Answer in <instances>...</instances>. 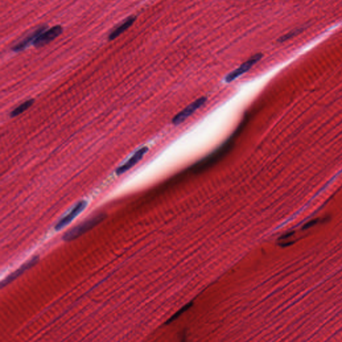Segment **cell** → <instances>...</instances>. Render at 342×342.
<instances>
[{"label": "cell", "mask_w": 342, "mask_h": 342, "mask_svg": "<svg viewBox=\"0 0 342 342\" xmlns=\"http://www.w3.org/2000/svg\"><path fill=\"white\" fill-rule=\"evenodd\" d=\"M148 148L147 146H143V147L139 148V149L136 150L133 155L131 156L125 162V164H122V165L119 166L116 170V173L118 175H121L127 172L130 168L133 167L134 165H136L140 160L143 158V156L145 155L146 152H148Z\"/></svg>", "instance_id": "obj_7"}, {"label": "cell", "mask_w": 342, "mask_h": 342, "mask_svg": "<svg viewBox=\"0 0 342 342\" xmlns=\"http://www.w3.org/2000/svg\"><path fill=\"white\" fill-rule=\"evenodd\" d=\"M207 101V97H202L199 98L196 101L193 102L190 105L185 108L183 111L177 114L172 119V123L175 126H178L182 124L183 122L186 121L189 117H191L193 113H195L197 110L202 107Z\"/></svg>", "instance_id": "obj_2"}, {"label": "cell", "mask_w": 342, "mask_h": 342, "mask_svg": "<svg viewBox=\"0 0 342 342\" xmlns=\"http://www.w3.org/2000/svg\"><path fill=\"white\" fill-rule=\"evenodd\" d=\"M34 103V99L28 100L24 102V103L21 104V105L18 106L16 109H14L13 111L10 113V117L12 118L18 117L20 114L24 113L26 111H27L29 108L31 107L33 104Z\"/></svg>", "instance_id": "obj_10"}, {"label": "cell", "mask_w": 342, "mask_h": 342, "mask_svg": "<svg viewBox=\"0 0 342 342\" xmlns=\"http://www.w3.org/2000/svg\"><path fill=\"white\" fill-rule=\"evenodd\" d=\"M40 256L39 255L34 256L33 258L30 259L28 262L24 263L23 265L17 270L15 271L9 276L6 277L5 279L1 282V288L3 289L4 287L7 286L8 285L11 284L13 281L17 279L18 277L21 276L23 274L24 272H26L32 267L35 266L38 262H39Z\"/></svg>", "instance_id": "obj_5"}, {"label": "cell", "mask_w": 342, "mask_h": 342, "mask_svg": "<svg viewBox=\"0 0 342 342\" xmlns=\"http://www.w3.org/2000/svg\"><path fill=\"white\" fill-rule=\"evenodd\" d=\"M303 28H297V29L293 30L292 31L289 32V33L285 34L284 36H282L278 40L280 42H284L287 41V40L291 39L294 36L298 35L299 34L303 32Z\"/></svg>", "instance_id": "obj_11"}, {"label": "cell", "mask_w": 342, "mask_h": 342, "mask_svg": "<svg viewBox=\"0 0 342 342\" xmlns=\"http://www.w3.org/2000/svg\"><path fill=\"white\" fill-rule=\"evenodd\" d=\"M46 28L47 26L46 25L39 26V27L36 28L34 31L26 36L24 39H22V40H20L19 42H18V44L14 45L12 48V50L15 52H20L25 50V49L29 46L30 44L33 43L34 40H35L42 32H44L45 30H46Z\"/></svg>", "instance_id": "obj_8"}, {"label": "cell", "mask_w": 342, "mask_h": 342, "mask_svg": "<svg viewBox=\"0 0 342 342\" xmlns=\"http://www.w3.org/2000/svg\"><path fill=\"white\" fill-rule=\"evenodd\" d=\"M106 217H107L106 214L99 213L93 216V217L88 218L82 223L66 231L63 235V241H72L73 240L77 239L80 236L82 235L83 234L93 229L95 226L99 225L100 223H101L106 219Z\"/></svg>", "instance_id": "obj_1"}, {"label": "cell", "mask_w": 342, "mask_h": 342, "mask_svg": "<svg viewBox=\"0 0 342 342\" xmlns=\"http://www.w3.org/2000/svg\"><path fill=\"white\" fill-rule=\"evenodd\" d=\"M264 56V55L262 53H258L253 56L251 57L249 60L246 61L243 64H242L239 68L235 69V70L232 71V72L229 73L225 76V82L226 83H231L233 81L236 80V79L239 78L241 75L245 74L247 71H249L250 69L252 68L258 63L259 61L262 60V58Z\"/></svg>", "instance_id": "obj_3"}, {"label": "cell", "mask_w": 342, "mask_h": 342, "mask_svg": "<svg viewBox=\"0 0 342 342\" xmlns=\"http://www.w3.org/2000/svg\"><path fill=\"white\" fill-rule=\"evenodd\" d=\"M63 28L61 26H55L48 30H45L33 42V45L36 48L46 46L49 43L56 39L57 37L62 34Z\"/></svg>", "instance_id": "obj_4"}, {"label": "cell", "mask_w": 342, "mask_h": 342, "mask_svg": "<svg viewBox=\"0 0 342 342\" xmlns=\"http://www.w3.org/2000/svg\"><path fill=\"white\" fill-rule=\"evenodd\" d=\"M318 222L319 219L312 220V221H310L308 222V223L305 224V225L303 226V229H309V228L312 227L313 226L316 225V224L318 223Z\"/></svg>", "instance_id": "obj_12"}, {"label": "cell", "mask_w": 342, "mask_h": 342, "mask_svg": "<svg viewBox=\"0 0 342 342\" xmlns=\"http://www.w3.org/2000/svg\"><path fill=\"white\" fill-rule=\"evenodd\" d=\"M136 17L135 16H130L129 17L127 18V19L124 20L123 22H122L120 25L118 26L117 28L111 32V34L109 36V40L110 41L111 40H115L116 38L119 37L120 35L124 33L126 30H128V28L130 27L136 21Z\"/></svg>", "instance_id": "obj_9"}, {"label": "cell", "mask_w": 342, "mask_h": 342, "mask_svg": "<svg viewBox=\"0 0 342 342\" xmlns=\"http://www.w3.org/2000/svg\"><path fill=\"white\" fill-rule=\"evenodd\" d=\"M87 206V201L84 200L79 201V202L76 203V205L73 207V209L68 215L62 218V219L56 223V225H55V229H56V231H60L62 228L66 227L69 223H70L71 222L73 221V219H74V218H76L79 214H80L84 210Z\"/></svg>", "instance_id": "obj_6"}]
</instances>
